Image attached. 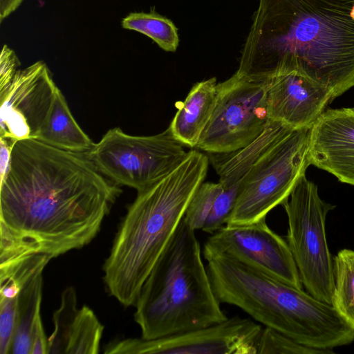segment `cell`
Instances as JSON below:
<instances>
[{
    "label": "cell",
    "instance_id": "25",
    "mask_svg": "<svg viewBox=\"0 0 354 354\" xmlns=\"http://www.w3.org/2000/svg\"><path fill=\"white\" fill-rule=\"evenodd\" d=\"M15 141L0 137V183L9 169L11 151Z\"/></svg>",
    "mask_w": 354,
    "mask_h": 354
},
{
    "label": "cell",
    "instance_id": "11",
    "mask_svg": "<svg viewBox=\"0 0 354 354\" xmlns=\"http://www.w3.org/2000/svg\"><path fill=\"white\" fill-rule=\"evenodd\" d=\"M222 253L259 268L298 288H302L289 245L272 230L266 218L225 225L207 239L203 253Z\"/></svg>",
    "mask_w": 354,
    "mask_h": 354
},
{
    "label": "cell",
    "instance_id": "3",
    "mask_svg": "<svg viewBox=\"0 0 354 354\" xmlns=\"http://www.w3.org/2000/svg\"><path fill=\"white\" fill-rule=\"evenodd\" d=\"M207 155L196 150L171 172L138 192L103 265L108 292L125 307L141 288L165 249L198 187L206 178Z\"/></svg>",
    "mask_w": 354,
    "mask_h": 354
},
{
    "label": "cell",
    "instance_id": "14",
    "mask_svg": "<svg viewBox=\"0 0 354 354\" xmlns=\"http://www.w3.org/2000/svg\"><path fill=\"white\" fill-rule=\"evenodd\" d=\"M310 164L354 186V108L327 109L310 127Z\"/></svg>",
    "mask_w": 354,
    "mask_h": 354
},
{
    "label": "cell",
    "instance_id": "1",
    "mask_svg": "<svg viewBox=\"0 0 354 354\" xmlns=\"http://www.w3.org/2000/svg\"><path fill=\"white\" fill-rule=\"evenodd\" d=\"M120 193L85 153L16 141L0 183V258L53 259L84 247Z\"/></svg>",
    "mask_w": 354,
    "mask_h": 354
},
{
    "label": "cell",
    "instance_id": "7",
    "mask_svg": "<svg viewBox=\"0 0 354 354\" xmlns=\"http://www.w3.org/2000/svg\"><path fill=\"white\" fill-rule=\"evenodd\" d=\"M283 207L288 216L287 243L301 281L310 295L331 304L333 259L326 239V220L335 206L320 198L317 186L304 174Z\"/></svg>",
    "mask_w": 354,
    "mask_h": 354
},
{
    "label": "cell",
    "instance_id": "23",
    "mask_svg": "<svg viewBox=\"0 0 354 354\" xmlns=\"http://www.w3.org/2000/svg\"><path fill=\"white\" fill-rule=\"evenodd\" d=\"M19 65V59L14 50L4 44L0 57V91L10 84Z\"/></svg>",
    "mask_w": 354,
    "mask_h": 354
},
{
    "label": "cell",
    "instance_id": "13",
    "mask_svg": "<svg viewBox=\"0 0 354 354\" xmlns=\"http://www.w3.org/2000/svg\"><path fill=\"white\" fill-rule=\"evenodd\" d=\"M266 82L268 118L292 129L311 127L335 98L330 88L296 72Z\"/></svg>",
    "mask_w": 354,
    "mask_h": 354
},
{
    "label": "cell",
    "instance_id": "21",
    "mask_svg": "<svg viewBox=\"0 0 354 354\" xmlns=\"http://www.w3.org/2000/svg\"><path fill=\"white\" fill-rule=\"evenodd\" d=\"M124 29L147 35L162 49L175 52L179 44L178 29L169 19L154 12H131L121 22Z\"/></svg>",
    "mask_w": 354,
    "mask_h": 354
},
{
    "label": "cell",
    "instance_id": "20",
    "mask_svg": "<svg viewBox=\"0 0 354 354\" xmlns=\"http://www.w3.org/2000/svg\"><path fill=\"white\" fill-rule=\"evenodd\" d=\"M331 305L354 329V250L342 249L333 258Z\"/></svg>",
    "mask_w": 354,
    "mask_h": 354
},
{
    "label": "cell",
    "instance_id": "6",
    "mask_svg": "<svg viewBox=\"0 0 354 354\" xmlns=\"http://www.w3.org/2000/svg\"><path fill=\"white\" fill-rule=\"evenodd\" d=\"M310 127L292 129L267 149L247 175L226 225L266 218L289 198L309 165Z\"/></svg>",
    "mask_w": 354,
    "mask_h": 354
},
{
    "label": "cell",
    "instance_id": "16",
    "mask_svg": "<svg viewBox=\"0 0 354 354\" xmlns=\"http://www.w3.org/2000/svg\"><path fill=\"white\" fill-rule=\"evenodd\" d=\"M217 84L215 77L195 84L174 115L169 128L184 146L196 147L215 107Z\"/></svg>",
    "mask_w": 354,
    "mask_h": 354
},
{
    "label": "cell",
    "instance_id": "9",
    "mask_svg": "<svg viewBox=\"0 0 354 354\" xmlns=\"http://www.w3.org/2000/svg\"><path fill=\"white\" fill-rule=\"evenodd\" d=\"M267 84L236 73L217 84L212 117L196 148L207 153H229L255 140L268 122Z\"/></svg>",
    "mask_w": 354,
    "mask_h": 354
},
{
    "label": "cell",
    "instance_id": "26",
    "mask_svg": "<svg viewBox=\"0 0 354 354\" xmlns=\"http://www.w3.org/2000/svg\"><path fill=\"white\" fill-rule=\"evenodd\" d=\"M24 0H0V22L8 17Z\"/></svg>",
    "mask_w": 354,
    "mask_h": 354
},
{
    "label": "cell",
    "instance_id": "22",
    "mask_svg": "<svg viewBox=\"0 0 354 354\" xmlns=\"http://www.w3.org/2000/svg\"><path fill=\"white\" fill-rule=\"evenodd\" d=\"M258 354H328L330 351L303 345L273 328L263 326L257 345Z\"/></svg>",
    "mask_w": 354,
    "mask_h": 354
},
{
    "label": "cell",
    "instance_id": "12",
    "mask_svg": "<svg viewBox=\"0 0 354 354\" xmlns=\"http://www.w3.org/2000/svg\"><path fill=\"white\" fill-rule=\"evenodd\" d=\"M57 88L43 61L18 70L0 91V137L15 142L37 139Z\"/></svg>",
    "mask_w": 354,
    "mask_h": 354
},
{
    "label": "cell",
    "instance_id": "5",
    "mask_svg": "<svg viewBox=\"0 0 354 354\" xmlns=\"http://www.w3.org/2000/svg\"><path fill=\"white\" fill-rule=\"evenodd\" d=\"M195 230L183 218L145 281L134 305L135 322L146 339L225 321Z\"/></svg>",
    "mask_w": 354,
    "mask_h": 354
},
{
    "label": "cell",
    "instance_id": "2",
    "mask_svg": "<svg viewBox=\"0 0 354 354\" xmlns=\"http://www.w3.org/2000/svg\"><path fill=\"white\" fill-rule=\"evenodd\" d=\"M296 72L333 93L354 86V0H259L238 75L266 82Z\"/></svg>",
    "mask_w": 354,
    "mask_h": 354
},
{
    "label": "cell",
    "instance_id": "15",
    "mask_svg": "<svg viewBox=\"0 0 354 354\" xmlns=\"http://www.w3.org/2000/svg\"><path fill=\"white\" fill-rule=\"evenodd\" d=\"M53 322L54 330L48 337V354L99 353L104 326L88 306L77 308L73 287L62 292L60 306L53 313Z\"/></svg>",
    "mask_w": 354,
    "mask_h": 354
},
{
    "label": "cell",
    "instance_id": "19",
    "mask_svg": "<svg viewBox=\"0 0 354 354\" xmlns=\"http://www.w3.org/2000/svg\"><path fill=\"white\" fill-rule=\"evenodd\" d=\"M43 272L28 280L18 297L17 322L11 353L30 354L35 321L41 315Z\"/></svg>",
    "mask_w": 354,
    "mask_h": 354
},
{
    "label": "cell",
    "instance_id": "10",
    "mask_svg": "<svg viewBox=\"0 0 354 354\" xmlns=\"http://www.w3.org/2000/svg\"><path fill=\"white\" fill-rule=\"evenodd\" d=\"M262 326L234 316L225 321L160 338H127L108 344L106 354H257Z\"/></svg>",
    "mask_w": 354,
    "mask_h": 354
},
{
    "label": "cell",
    "instance_id": "18",
    "mask_svg": "<svg viewBox=\"0 0 354 354\" xmlns=\"http://www.w3.org/2000/svg\"><path fill=\"white\" fill-rule=\"evenodd\" d=\"M37 140L60 149L83 153L94 145L75 121L59 88Z\"/></svg>",
    "mask_w": 354,
    "mask_h": 354
},
{
    "label": "cell",
    "instance_id": "8",
    "mask_svg": "<svg viewBox=\"0 0 354 354\" xmlns=\"http://www.w3.org/2000/svg\"><path fill=\"white\" fill-rule=\"evenodd\" d=\"M183 147L169 127L153 136H131L115 127L85 154L110 180L139 192L183 162L187 154Z\"/></svg>",
    "mask_w": 354,
    "mask_h": 354
},
{
    "label": "cell",
    "instance_id": "24",
    "mask_svg": "<svg viewBox=\"0 0 354 354\" xmlns=\"http://www.w3.org/2000/svg\"><path fill=\"white\" fill-rule=\"evenodd\" d=\"M30 354H48V338L44 331L41 315L37 317L32 331Z\"/></svg>",
    "mask_w": 354,
    "mask_h": 354
},
{
    "label": "cell",
    "instance_id": "17",
    "mask_svg": "<svg viewBox=\"0 0 354 354\" xmlns=\"http://www.w3.org/2000/svg\"><path fill=\"white\" fill-rule=\"evenodd\" d=\"M236 203L218 183H203L185 211L183 220L194 230L210 234L227 224Z\"/></svg>",
    "mask_w": 354,
    "mask_h": 354
},
{
    "label": "cell",
    "instance_id": "4",
    "mask_svg": "<svg viewBox=\"0 0 354 354\" xmlns=\"http://www.w3.org/2000/svg\"><path fill=\"white\" fill-rule=\"evenodd\" d=\"M221 304L240 308L253 319L308 347L330 351L354 341V329L326 304L232 257L203 253Z\"/></svg>",
    "mask_w": 354,
    "mask_h": 354
}]
</instances>
